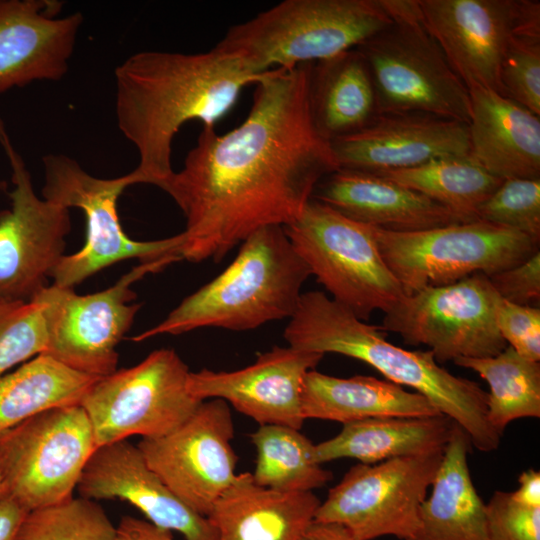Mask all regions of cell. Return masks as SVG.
I'll return each instance as SVG.
<instances>
[{"label": "cell", "instance_id": "b9f144b4", "mask_svg": "<svg viewBox=\"0 0 540 540\" xmlns=\"http://www.w3.org/2000/svg\"><path fill=\"white\" fill-rule=\"evenodd\" d=\"M518 484V488L510 492L512 498L524 506L540 507V472L534 469L523 471Z\"/></svg>", "mask_w": 540, "mask_h": 540}, {"label": "cell", "instance_id": "d6a6232c", "mask_svg": "<svg viewBox=\"0 0 540 540\" xmlns=\"http://www.w3.org/2000/svg\"><path fill=\"white\" fill-rule=\"evenodd\" d=\"M15 540H116V527L94 500L71 497L28 512Z\"/></svg>", "mask_w": 540, "mask_h": 540}, {"label": "cell", "instance_id": "7a4b0ae2", "mask_svg": "<svg viewBox=\"0 0 540 540\" xmlns=\"http://www.w3.org/2000/svg\"><path fill=\"white\" fill-rule=\"evenodd\" d=\"M267 72L217 46L193 54L142 51L124 60L115 69V111L139 157L128 173L131 185L159 187L174 172L172 142L180 128L190 120L214 127L241 90Z\"/></svg>", "mask_w": 540, "mask_h": 540}, {"label": "cell", "instance_id": "74e56055", "mask_svg": "<svg viewBox=\"0 0 540 540\" xmlns=\"http://www.w3.org/2000/svg\"><path fill=\"white\" fill-rule=\"evenodd\" d=\"M496 324L508 346L532 361L540 360V309L499 298Z\"/></svg>", "mask_w": 540, "mask_h": 540}, {"label": "cell", "instance_id": "e0dca14e", "mask_svg": "<svg viewBox=\"0 0 540 540\" xmlns=\"http://www.w3.org/2000/svg\"><path fill=\"white\" fill-rule=\"evenodd\" d=\"M233 437L228 403L210 399L202 401L173 431L142 438L137 447L166 486L189 508L207 517L237 476Z\"/></svg>", "mask_w": 540, "mask_h": 540}, {"label": "cell", "instance_id": "3957f363", "mask_svg": "<svg viewBox=\"0 0 540 540\" xmlns=\"http://www.w3.org/2000/svg\"><path fill=\"white\" fill-rule=\"evenodd\" d=\"M283 336L293 348L337 353L370 365L386 380L425 396L467 433L472 447L483 452L499 447L501 436L487 420V392L478 383L441 367L430 350L392 344L380 327L367 324L325 293H302Z\"/></svg>", "mask_w": 540, "mask_h": 540}, {"label": "cell", "instance_id": "e575fe53", "mask_svg": "<svg viewBox=\"0 0 540 540\" xmlns=\"http://www.w3.org/2000/svg\"><path fill=\"white\" fill-rule=\"evenodd\" d=\"M477 220L540 240V179L504 180L479 207Z\"/></svg>", "mask_w": 540, "mask_h": 540}, {"label": "cell", "instance_id": "f546056e", "mask_svg": "<svg viewBox=\"0 0 540 540\" xmlns=\"http://www.w3.org/2000/svg\"><path fill=\"white\" fill-rule=\"evenodd\" d=\"M376 174L433 200L446 208L458 223L477 220L479 207L504 181L487 172L469 155L439 158L414 168Z\"/></svg>", "mask_w": 540, "mask_h": 540}, {"label": "cell", "instance_id": "44dd1931", "mask_svg": "<svg viewBox=\"0 0 540 540\" xmlns=\"http://www.w3.org/2000/svg\"><path fill=\"white\" fill-rule=\"evenodd\" d=\"M59 1L0 0V93L68 71L83 15L58 17Z\"/></svg>", "mask_w": 540, "mask_h": 540}, {"label": "cell", "instance_id": "ac0fdd59", "mask_svg": "<svg viewBox=\"0 0 540 540\" xmlns=\"http://www.w3.org/2000/svg\"><path fill=\"white\" fill-rule=\"evenodd\" d=\"M323 354L275 346L251 365L235 371L202 369L189 373L188 390L197 399H221L259 425L301 429V397L306 374Z\"/></svg>", "mask_w": 540, "mask_h": 540}, {"label": "cell", "instance_id": "5bb4252c", "mask_svg": "<svg viewBox=\"0 0 540 540\" xmlns=\"http://www.w3.org/2000/svg\"><path fill=\"white\" fill-rule=\"evenodd\" d=\"M499 298L488 276L476 273L405 295L384 312L380 328L428 346L437 362L492 357L508 346L496 324Z\"/></svg>", "mask_w": 540, "mask_h": 540}, {"label": "cell", "instance_id": "ba28073f", "mask_svg": "<svg viewBox=\"0 0 540 540\" xmlns=\"http://www.w3.org/2000/svg\"><path fill=\"white\" fill-rule=\"evenodd\" d=\"M372 230L405 295L476 273L490 276L525 261L539 245L518 231L482 220L416 232Z\"/></svg>", "mask_w": 540, "mask_h": 540}, {"label": "cell", "instance_id": "8d00e7d4", "mask_svg": "<svg viewBox=\"0 0 540 540\" xmlns=\"http://www.w3.org/2000/svg\"><path fill=\"white\" fill-rule=\"evenodd\" d=\"M488 540H540V507L516 502L510 492L495 491L486 504Z\"/></svg>", "mask_w": 540, "mask_h": 540}, {"label": "cell", "instance_id": "ee69618b", "mask_svg": "<svg viewBox=\"0 0 540 540\" xmlns=\"http://www.w3.org/2000/svg\"><path fill=\"white\" fill-rule=\"evenodd\" d=\"M4 493H7V492H6L4 482H3V478L0 473V496L3 495Z\"/></svg>", "mask_w": 540, "mask_h": 540}, {"label": "cell", "instance_id": "603a6c76", "mask_svg": "<svg viewBox=\"0 0 540 540\" xmlns=\"http://www.w3.org/2000/svg\"><path fill=\"white\" fill-rule=\"evenodd\" d=\"M468 90L469 156L501 180L540 179V116L493 90Z\"/></svg>", "mask_w": 540, "mask_h": 540}, {"label": "cell", "instance_id": "ab89813d", "mask_svg": "<svg viewBox=\"0 0 540 540\" xmlns=\"http://www.w3.org/2000/svg\"><path fill=\"white\" fill-rule=\"evenodd\" d=\"M116 540H175L171 531L147 520L124 516L116 527Z\"/></svg>", "mask_w": 540, "mask_h": 540}, {"label": "cell", "instance_id": "f1b7e54d", "mask_svg": "<svg viewBox=\"0 0 540 540\" xmlns=\"http://www.w3.org/2000/svg\"><path fill=\"white\" fill-rule=\"evenodd\" d=\"M99 378L44 354L24 362L0 378V436L36 414L80 404Z\"/></svg>", "mask_w": 540, "mask_h": 540}, {"label": "cell", "instance_id": "6da1fadb", "mask_svg": "<svg viewBox=\"0 0 540 540\" xmlns=\"http://www.w3.org/2000/svg\"><path fill=\"white\" fill-rule=\"evenodd\" d=\"M309 65L268 71L245 120L223 135L203 127L183 168L159 186L186 218L182 259L218 262L258 229L288 226L339 169L311 118Z\"/></svg>", "mask_w": 540, "mask_h": 540}, {"label": "cell", "instance_id": "7c38bea8", "mask_svg": "<svg viewBox=\"0 0 540 540\" xmlns=\"http://www.w3.org/2000/svg\"><path fill=\"white\" fill-rule=\"evenodd\" d=\"M96 448L80 404L36 414L0 436L6 492L27 512L70 499Z\"/></svg>", "mask_w": 540, "mask_h": 540}, {"label": "cell", "instance_id": "4dcf8cb0", "mask_svg": "<svg viewBox=\"0 0 540 540\" xmlns=\"http://www.w3.org/2000/svg\"><path fill=\"white\" fill-rule=\"evenodd\" d=\"M453 362L476 372L489 385L487 420L500 436L516 419L540 417L539 362L522 357L510 346L492 357Z\"/></svg>", "mask_w": 540, "mask_h": 540}, {"label": "cell", "instance_id": "8fae6325", "mask_svg": "<svg viewBox=\"0 0 540 540\" xmlns=\"http://www.w3.org/2000/svg\"><path fill=\"white\" fill-rule=\"evenodd\" d=\"M177 255L141 262L111 287L79 295L73 288L47 285L32 299L41 304L47 332L42 354L83 374L104 377L117 370L116 347L130 329L141 307L130 304L136 294L130 286L146 274L173 262Z\"/></svg>", "mask_w": 540, "mask_h": 540}, {"label": "cell", "instance_id": "60d3db41", "mask_svg": "<svg viewBox=\"0 0 540 540\" xmlns=\"http://www.w3.org/2000/svg\"><path fill=\"white\" fill-rule=\"evenodd\" d=\"M28 512L8 493L0 496V540H15Z\"/></svg>", "mask_w": 540, "mask_h": 540}, {"label": "cell", "instance_id": "d4e9b609", "mask_svg": "<svg viewBox=\"0 0 540 540\" xmlns=\"http://www.w3.org/2000/svg\"><path fill=\"white\" fill-rule=\"evenodd\" d=\"M301 406L305 420L342 424L369 418L442 414L425 396L386 379L364 375L339 378L314 369L304 378Z\"/></svg>", "mask_w": 540, "mask_h": 540}, {"label": "cell", "instance_id": "83f0119b", "mask_svg": "<svg viewBox=\"0 0 540 540\" xmlns=\"http://www.w3.org/2000/svg\"><path fill=\"white\" fill-rule=\"evenodd\" d=\"M455 423L439 414L430 417L369 418L343 424L334 437L314 445L318 464L353 458L363 464L444 450Z\"/></svg>", "mask_w": 540, "mask_h": 540}, {"label": "cell", "instance_id": "30bf717a", "mask_svg": "<svg viewBox=\"0 0 540 540\" xmlns=\"http://www.w3.org/2000/svg\"><path fill=\"white\" fill-rule=\"evenodd\" d=\"M189 373L173 349L161 348L135 366L96 380L80 405L97 448L133 435L160 437L185 422L202 402L188 390Z\"/></svg>", "mask_w": 540, "mask_h": 540}, {"label": "cell", "instance_id": "836d02e7", "mask_svg": "<svg viewBox=\"0 0 540 540\" xmlns=\"http://www.w3.org/2000/svg\"><path fill=\"white\" fill-rule=\"evenodd\" d=\"M47 332L42 307L34 299H0V378L42 354Z\"/></svg>", "mask_w": 540, "mask_h": 540}, {"label": "cell", "instance_id": "2e32d148", "mask_svg": "<svg viewBox=\"0 0 540 540\" xmlns=\"http://www.w3.org/2000/svg\"><path fill=\"white\" fill-rule=\"evenodd\" d=\"M0 144L11 168L10 207L0 212V299L31 300L48 285L71 229L69 209L36 195L30 172L0 117Z\"/></svg>", "mask_w": 540, "mask_h": 540}, {"label": "cell", "instance_id": "5b68a950", "mask_svg": "<svg viewBox=\"0 0 540 540\" xmlns=\"http://www.w3.org/2000/svg\"><path fill=\"white\" fill-rule=\"evenodd\" d=\"M391 20L385 0H285L231 27L216 46L258 73L292 69L354 49Z\"/></svg>", "mask_w": 540, "mask_h": 540}, {"label": "cell", "instance_id": "d6986e66", "mask_svg": "<svg viewBox=\"0 0 540 540\" xmlns=\"http://www.w3.org/2000/svg\"><path fill=\"white\" fill-rule=\"evenodd\" d=\"M339 168L371 173L469 155L466 123L423 113H381L366 128L331 142Z\"/></svg>", "mask_w": 540, "mask_h": 540}, {"label": "cell", "instance_id": "7402d4cb", "mask_svg": "<svg viewBox=\"0 0 540 540\" xmlns=\"http://www.w3.org/2000/svg\"><path fill=\"white\" fill-rule=\"evenodd\" d=\"M346 217L391 232H416L458 223L443 206L376 173L339 168L312 196Z\"/></svg>", "mask_w": 540, "mask_h": 540}, {"label": "cell", "instance_id": "52a82bcc", "mask_svg": "<svg viewBox=\"0 0 540 540\" xmlns=\"http://www.w3.org/2000/svg\"><path fill=\"white\" fill-rule=\"evenodd\" d=\"M284 230L311 275L359 319L375 310L386 312L405 296L381 256L372 226L312 198Z\"/></svg>", "mask_w": 540, "mask_h": 540}, {"label": "cell", "instance_id": "cb8c5ba5", "mask_svg": "<svg viewBox=\"0 0 540 540\" xmlns=\"http://www.w3.org/2000/svg\"><path fill=\"white\" fill-rule=\"evenodd\" d=\"M320 500L313 492H280L237 474L207 518L217 540H299L314 521Z\"/></svg>", "mask_w": 540, "mask_h": 540}, {"label": "cell", "instance_id": "7bdbcfd3", "mask_svg": "<svg viewBox=\"0 0 540 540\" xmlns=\"http://www.w3.org/2000/svg\"><path fill=\"white\" fill-rule=\"evenodd\" d=\"M299 540H354L348 530L335 523L313 521Z\"/></svg>", "mask_w": 540, "mask_h": 540}, {"label": "cell", "instance_id": "484cf974", "mask_svg": "<svg viewBox=\"0 0 540 540\" xmlns=\"http://www.w3.org/2000/svg\"><path fill=\"white\" fill-rule=\"evenodd\" d=\"M308 103L316 130L330 143L363 130L379 115L370 70L356 48L310 63Z\"/></svg>", "mask_w": 540, "mask_h": 540}, {"label": "cell", "instance_id": "4fadbf2b", "mask_svg": "<svg viewBox=\"0 0 540 540\" xmlns=\"http://www.w3.org/2000/svg\"><path fill=\"white\" fill-rule=\"evenodd\" d=\"M444 450L353 465L316 510L314 521L345 527L354 540L412 539Z\"/></svg>", "mask_w": 540, "mask_h": 540}, {"label": "cell", "instance_id": "f35d334b", "mask_svg": "<svg viewBox=\"0 0 540 540\" xmlns=\"http://www.w3.org/2000/svg\"><path fill=\"white\" fill-rule=\"evenodd\" d=\"M497 294L514 304L533 306L540 301V252L488 276Z\"/></svg>", "mask_w": 540, "mask_h": 540}, {"label": "cell", "instance_id": "1f68e13d", "mask_svg": "<svg viewBox=\"0 0 540 540\" xmlns=\"http://www.w3.org/2000/svg\"><path fill=\"white\" fill-rule=\"evenodd\" d=\"M257 450L253 481L280 492H312L332 479V473L316 463L314 445L299 429L284 425H260L251 435Z\"/></svg>", "mask_w": 540, "mask_h": 540}, {"label": "cell", "instance_id": "8992f818", "mask_svg": "<svg viewBox=\"0 0 540 540\" xmlns=\"http://www.w3.org/2000/svg\"><path fill=\"white\" fill-rule=\"evenodd\" d=\"M391 22L356 49L373 80L379 114L470 120L469 90L428 31L416 0H385Z\"/></svg>", "mask_w": 540, "mask_h": 540}, {"label": "cell", "instance_id": "277c9868", "mask_svg": "<svg viewBox=\"0 0 540 540\" xmlns=\"http://www.w3.org/2000/svg\"><path fill=\"white\" fill-rule=\"evenodd\" d=\"M239 246L236 257L219 275L132 340L141 342L206 327L245 331L290 319L311 273L284 227L258 229Z\"/></svg>", "mask_w": 540, "mask_h": 540}, {"label": "cell", "instance_id": "d590c367", "mask_svg": "<svg viewBox=\"0 0 540 540\" xmlns=\"http://www.w3.org/2000/svg\"><path fill=\"white\" fill-rule=\"evenodd\" d=\"M501 94L540 116V32L510 42L500 67Z\"/></svg>", "mask_w": 540, "mask_h": 540}, {"label": "cell", "instance_id": "4316f807", "mask_svg": "<svg viewBox=\"0 0 540 540\" xmlns=\"http://www.w3.org/2000/svg\"><path fill=\"white\" fill-rule=\"evenodd\" d=\"M472 447L456 424L431 485L420 507V527L409 540H488L486 504L477 493L468 467Z\"/></svg>", "mask_w": 540, "mask_h": 540}, {"label": "cell", "instance_id": "9a60e30c", "mask_svg": "<svg viewBox=\"0 0 540 540\" xmlns=\"http://www.w3.org/2000/svg\"><path fill=\"white\" fill-rule=\"evenodd\" d=\"M416 1L428 31L468 89L501 94L500 67L510 42L519 33L540 32L538 0Z\"/></svg>", "mask_w": 540, "mask_h": 540}, {"label": "cell", "instance_id": "ffe728a7", "mask_svg": "<svg viewBox=\"0 0 540 540\" xmlns=\"http://www.w3.org/2000/svg\"><path fill=\"white\" fill-rule=\"evenodd\" d=\"M90 500L120 499L153 525L181 533L185 540H217L209 519L182 502L148 466L128 440L102 445L86 463L76 487Z\"/></svg>", "mask_w": 540, "mask_h": 540}, {"label": "cell", "instance_id": "9c48e42d", "mask_svg": "<svg viewBox=\"0 0 540 540\" xmlns=\"http://www.w3.org/2000/svg\"><path fill=\"white\" fill-rule=\"evenodd\" d=\"M43 167L42 197L67 209H81L87 223L85 244L78 252L62 256L50 275L53 284L73 288L96 272L130 258L151 262L172 255L181 257L182 232L153 241H136L124 232L117 201L131 185L128 174L98 178L63 154L45 155Z\"/></svg>", "mask_w": 540, "mask_h": 540}]
</instances>
